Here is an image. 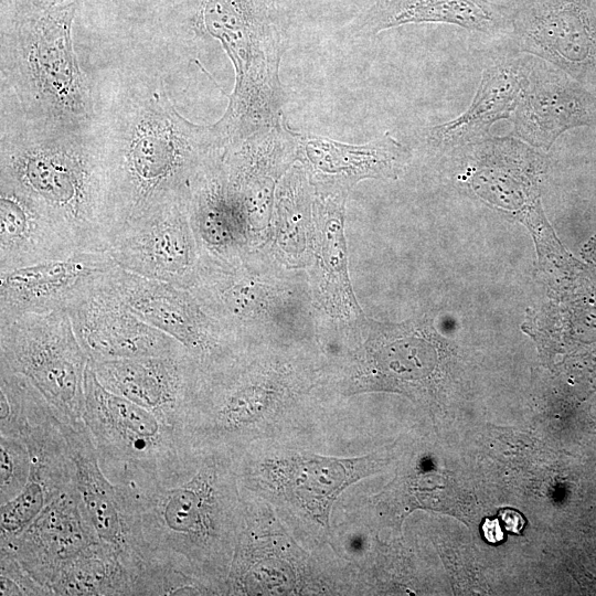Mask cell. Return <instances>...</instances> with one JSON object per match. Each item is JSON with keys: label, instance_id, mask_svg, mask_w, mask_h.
<instances>
[{"label": "cell", "instance_id": "d4e9b609", "mask_svg": "<svg viewBox=\"0 0 596 596\" xmlns=\"http://www.w3.org/2000/svg\"><path fill=\"white\" fill-rule=\"evenodd\" d=\"M30 473V455L23 439L0 435V503L17 497Z\"/></svg>", "mask_w": 596, "mask_h": 596}, {"label": "cell", "instance_id": "5bb4252c", "mask_svg": "<svg viewBox=\"0 0 596 596\" xmlns=\"http://www.w3.org/2000/svg\"><path fill=\"white\" fill-rule=\"evenodd\" d=\"M96 541V531L73 483L20 534L0 543V549L12 554L39 583L51 589L62 567Z\"/></svg>", "mask_w": 596, "mask_h": 596}, {"label": "cell", "instance_id": "d6986e66", "mask_svg": "<svg viewBox=\"0 0 596 596\" xmlns=\"http://www.w3.org/2000/svg\"><path fill=\"white\" fill-rule=\"evenodd\" d=\"M75 466L74 483L98 540L113 544L135 563L136 553L118 488L100 468L84 421H61Z\"/></svg>", "mask_w": 596, "mask_h": 596}, {"label": "cell", "instance_id": "7c38bea8", "mask_svg": "<svg viewBox=\"0 0 596 596\" xmlns=\"http://www.w3.org/2000/svg\"><path fill=\"white\" fill-rule=\"evenodd\" d=\"M107 252H75L0 273V323L66 306L116 267Z\"/></svg>", "mask_w": 596, "mask_h": 596}, {"label": "cell", "instance_id": "ac0fdd59", "mask_svg": "<svg viewBox=\"0 0 596 596\" xmlns=\"http://www.w3.org/2000/svg\"><path fill=\"white\" fill-rule=\"evenodd\" d=\"M75 252L73 242L43 206L0 181V273Z\"/></svg>", "mask_w": 596, "mask_h": 596}, {"label": "cell", "instance_id": "3957f363", "mask_svg": "<svg viewBox=\"0 0 596 596\" xmlns=\"http://www.w3.org/2000/svg\"><path fill=\"white\" fill-rule=\"evenodd\" d=\"M0 181L28 194L77 251L106 252L113 238L107 175L96 119H34L1 96Z\"/></svg>", "mask_w": 596, "mask_h": 596}, {"label": "cell", "instance_id": "e0dca14e", "mask_svg": "<svg viewBox=\"0 0 596 596\" xmlns=\"http://www.w3.org/2000/svg\"><path fill=\"white\" fill-rule=\"evenodd\" d=\"M518 139L547 150L565 130L589 124L584 96L547 67V62L524 58V79L512 115Z\"/></svg>", "mask_w": 596, "mask_h": 596}, {"label": "cell", "instance_id": "2e32d148", "mask_svg": "<svg viewBox=\"0 0 596 596\" xmlns=\"http://www.w3.org/2000/svg\"><path fill=\"white\" fill-rule=\"evenodd\" d=\"M30 455L21 492L1 504L0 543L20 534L61 492L74 483L75 466L56 412L20 437Z\"/></svg>", "mask_w": 596, "mask_h": 596}, {"label": "cell", "instance_id": "ffe728a7", "mask_svg": "<svg viewBox=\"0 0 596 596\" xmlns=\"http://www.w3.org/2000/svg\"><path fill=\"white\" fill-rule=\"evenodd\" d=\"M524 79V58H508L487 67L469 107L456 118L430 128L437 147L476 143L490 137L491 126L512 118Z\"/></svg>", "mask_w": 596, "mask_h": 596}, {"label": "cell", "instance_id": "4dcf8cb0", "mask_svg": "<svg viewBox=\"0 0 596 596\" xmlns=\"http://www.w3.org/2000/svg\"><path fill=\"white\" fill-rule=\"evenodd\" d=\"M22 0H0L1 2V13H6L8 11L13 10L17 8Z\"/></svg>", "mask_w": 596, "mask_h": 596}, {"label": "cell", "instance_id": "9c48e42d", "mask_svg": "<svg viewBox=\"0 0 596 596\" xmlns=\"http://www.w3.org/2000/svg\"><path fill=\"white\" fill-rule=\"evenodd\" d=\"M107 280L136 316L180 342L202 366L228 355L232 341L189 289L118 266Z\"/></svg>", "mask_w": 596, "mask_h": 596}, {"label": "cell", "instance_id": "484cf974", "mask_svg": "<svg viewBox=\"0 0 596 596\" xmlns=\"http://www.w3.org/2000/svg\"><path fill=\"white\" fill-rule=\"evenodd\" d=\"M0 594L10 595H54L53 592L39 583L8 551L0 549Z\"/></svg>", "mask_w": 596, "mask_h": 596}, {"label": "cell", "instance_id": "8992f818", "mask_svg": "<svg viewBox=\"0 0 596 596\" xmlns=\"http://www.w3.org/2000/svg\"><path fill=\"white\" fill-rule=\"evenodd\" d=\"M87 364L66 309L0 323V369L25 377L61 421H83Z\"/></svg>", "mask_w": 596, "mask_h": 596}, {"label": "cell", "instance_id": "7402d4cb", "mask_svg": "<svg viewBox=\"0 0 596 596\" xmlns=\"http://www.w3.org/2000/svg\"><path fill=\"white\" fill-rule=\"evenodd\" d=\"M426 22L496 33L511 28V13L490 0H375L358 31L376 34L404 24Z\"/></svg>", "mask_w": 596, "mask_h": 596}, {"label": "cell", "instance_id": "83f0119b", "mask_svg": "<svg viewBox=\"0 0 596 596\" xmlns=\"http://www.w3.org/2000/svg\"><path fill=\"white\" fill-rule=\"evenodd\" d=\"M500 518L502 520L504 529L517 534L522 531L525 524L523 517L519 512L511 509H505L501 511Z\"/></svg>", "mask_w": 596, "mask_h": 596}, {"label": "cell", "instance_id": "f1b7e54d", "mask_svg": "<svg viewBox=\"0 0 596 596\" xmlns=\"http://www.w3.org/2000/svg\"><path fill=\"white\" fill-rule=\"evenodd\" d=\"M482 534L488 542L493 544L501 542L504 536L498 519H485Z\"/></svg>", "mask_w": 596, "mask_h": 596}, {"label": "cell", "instance_id": "4fadbf2b", "mask_svg": "<svg viewBox=\"0 0 596 596\" xmlns=\"http://www.w3.org/2000/svg\"><path fill=\"white\" fill-rule=\"evenodd\" d=\"M295 137L297 160L319 194H348L363 179H394L411 157L389 132L362 145L309 132L295 131Z\"/></svg>", "mask_w": 596, "mask_h": 596}, {"label": "cell", "instance_id": "cb8c5ba5", "mask_svg": "<svg viewBox=\"0 0 596 596\" xmlns=\"http://www.w3.org/2000/svg\"><path fill=\"white\" fill-rule=\"evenodd\" d=\"M136 564L119 549L96 541L68 561L51 585L54 595H135Z\"/></svg>", "mask_w": 596, "mask_h": 596}, {"label": "cell", "instance_id": "8fae6325", "mask_svg": "<svg viewBox=\"0 0 596 596\" xmlns=\"http://www.w3.org/2000/svg\"><path fill=\"white\" fill-rule=\"evenodd\" d=\"M88 362L108 391L184 428L202 373V364L187 349L159 356Z\"/></svg>", "mask_w": 596, "mask_h": 596}, {"label": "cell", "instance_id": "277c9868", "mask_svg": "<svg viewBox=\"0 0 596 596\" xmlns=\"http://www.w3.org/2000/svg\"><path fill=\"white\" fill-rule=\"evenodd\" d=\"M78 6L1 13L0 96L30 118L68 125L96 119L72 40Z\"/></svg>", "mask_w": 596, "mask_h": 596}, {"label": "cell", "instance_id": "52a82bcc", "mask_svg": "<svg viewBox=\"0 0 596 596\" xmlns=\"http://www.w3.org/2000/svg\"><path fill=\"white\" fill-rule=\"evenodd\" d=\"M83 421L109 480L127 467L157 468L192 447L183 427L104 387L89 362Z\"/></svg>", "mask_w": 596, "mask_h": 596}, {"label": "cell", "instance_id": "6da1fadb", "mask_svg": "<svg viewBox=\"0 0 596 596\" xmlns=\"http://www.w3.org/2000/svg\"><path fill=\"white\" fill-rule=\"evenodd\" d=\"M110 481L141 561L175 568L206 587L221 578L238 521L225 453L192 446L157 468H124Z\"/></svg>", "mask_w": 596, "mask_h": 596}, {"label": "cell", "instance_id": "44dd1931", "mask_svg": "<svg viewBox=\"0 0 596 596\" xmlns=\"http://www.w3.org/2000/svg\"><path fill=\"white\" fill-rule=\"evenodd\" d=\"M260 473L294 498L317 522L327 525L332 502L342 490L364 476V458L338 459L297 455L266 460Z\"/></svg>", "mask_w": 596, "mask_h": 596}, {"label": "cell", "instance_id": "9a60e30c", "mask_svg": "<svg viewBox=\"0 0 596 596\" xmlns=\"http://www.w3.org/2000/svg\"><path fill=\"white\" fill-rule=\"evenodd\" d=\"M510 29L522 52L563 68L596 51V24L578 0H525L511 13Z\"/></svg>", "mask_w": 596, "mask_h": 596}, {"label": "cell", "instance_id": "7a4b0ae2", "mask_svg": "<svg viewBox=\"0 0 596 596\" xmlns=\"http://www.w3.org/2000/svg\"><path fill=\"white\" fill-rule=\"evenodd\" d=\"M96 111L113 237L156 206L188 201L195 175L224 149L214 124L188 120L152 82L132 81Z\"/></svg>", "mask_w": 596, "mask_h": 596}, {"label": "cell", "instance_id": "30bf717a", "mask_svg": "<svg viewBox=\"0 0 596 596\" xmlns=\"http://www.w3.org/2000/svg\"><path fill=\"white\" fill-rule=\"evenodd\" d=\"M107 274L65 308L89 361L159 356L185 349L136 316L113 289Z\"/></svg>", "mask_w": 596, "mask_h": 596}, {"label": "cell", "instance_id": "ba28073f", "mask_svg": "<svg viewBox=\"0 0 596 596\" xmlns=\"http://www.w3.org/2000/svg\"><path fill=\"white\" fill-rule=\"evenodd\" d=\"M106 252L125 270L189 289L201 254L188 201L163 203L128 222Z\"/></svg>", "mask_w": 596, "mask_h": 596}, {"label": "cell", "instance_id": "5b68a950", "mask_svg": "<svg viewBox=\"0 0 596 596\" xmlns=\"http://www.w3.org/2000/svg\"><path fill=\"white\" fill-rule=\"evenodd\" d=\"M195 28L217 40L235 70V85L219 123L234 138L278 125L285 94L279 79L286 35L274 0H200Z\"/></svg>", "mask_w": 596, "mask_h": 596}, {"label": "cell", "instance_id": "603a6c76", "mask_svg": "<svg viewBox=\"0 0 596 596\" xmlns=\"http://www.w3.org/2000/svg\"><path fill=\"white\" fill-rule=\"evenodd\" d=\"M347 194H319L313 202L317 234V272L321 301L326 309L342 319L361 316L348 274L344 237Z\"/></svg>", "mask_w": 596, "mask_h": 596}, {"label": "cell", "instance_id": "f546056e", "mask_svg": "<svg viewBox=\"0 0 596 596\" xmlns=\"http://www.w3.org/2000/svg\"><path fill=\"white\" fill-rule=\"evenodd\" d=\"M583 252L585 255H588L590 259L596 262V236L593 237L589 243L585 245Z\"/></svg>", "mask_w": 596, "mask_h": 596}, {"label": "cell", "instance_id": "4316f807", "mask_svg": "<svg viewBox=\"0 0 596 596\" xmlns=\"http://www.w3.org/2000/svg\"><path fill=\"white\" fill-rule=\"evenodd\" d=\"M83 0H22L14 9L22 8L28 10H46L70 4H79Z\"/></svg>", "mask_w": 596, "mask_h": 596}]
</instances>
